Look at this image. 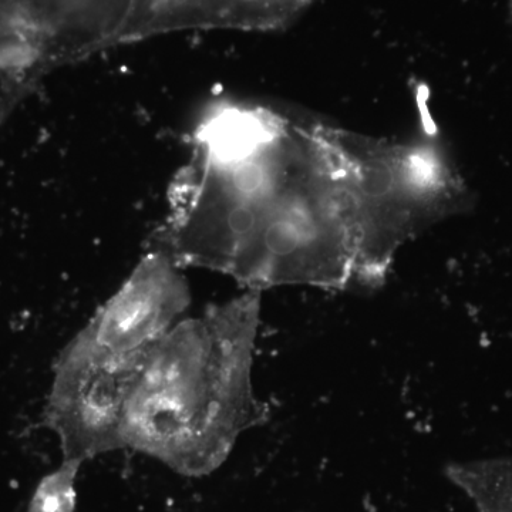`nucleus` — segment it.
Listing matches in <instances>:
<instances>
[{
  "mask_svg": "<svg viewBox=\"0 0 512 512\" xmlns=\"http://www.w3.org/2000/svg\"><path fill=\"white\" fill-rule=\"evenodd\" d=\"M261 292L184 318L148 353L124 416V448L208 476L268 409L252 384Z\"/></svg>",
  "mask_w": 512,
  "mask_h": 512,
  "instance_id": "nucleus-2",
  "label": "nucleus"
},
{
  "mask_svg": "<svg viewBox=\"0 0 512 512\" xmlns=\"http://www.w3.org/2000/svg\"><path fill=\"white\" fill-rule=\"evenodd\" d=\"M148 353L110 357L64 346L43 413V423L59 437L63 460L84 464L124 448L127 402Z\"/></svg>",
  "mask_w": 512,
  "mask_h": 512,
  "instance_id": "nucleus-4",
  "label": "nucleus"
},
{
  "mask_svg": "<svg viewBox=\"0 0 512 512\" xmlns=\"http://www.w3.org/2000/svg\"><path fill=\"white\" fill-rule=\"evenodd\" d=\"M447 474L473 500L477 512H512V458L453 464Z\"/></svg>",
  "mask_w": 512,
  "mask_h": 512,
  "instance_id": "nucleus-7",
  "label": "nucleus"
},
{
  "mask_svg": "<svg viewBox=\"0 0 512 512\" xmlns=\"http://www.w3.org/2000/svg\"><path fill=\"white\" fill-rule=\"evenodd\" d=\"M82 466V461L63 460L43 477L30 498L28 512H76V483Z\"/></svg>",
  "mask_w": 512,
  "mask_h": 512,
  "instance_id": "nucleus-8",
  "label": "nucleus"
},
{
  "mask_svg": "<svg viewBox=\"0 0 512 512\" xmlns=\"http://www.w3.org/2000/svg\"><path fill=\"white\" fill-rule=\"evenodd\" d=\"M312 0H133L124 42L185 29H284Z\"/></svg>",
  "mask_w": 512,
  "mask_h": 512,
  "instance_id": "nucleus-6",
  "label": "nucleus"
},
{
  "mask_svg": "<svg viewBox=\"0 0 512 512\" xmlns=\"http://www.w3.org/2000/svg\"><path fill=\"white\" fill-rule=\"evenodd\" d=\"M510 9H511V16H512V0H510Z\"/></svg>",
  "mask_w": 512,
  "mask_h": 512,
  "instance_id": "nucleus-9",
  "label": "nucleus"
},
{
  "mask_svg": "<svg viewBox=\"0 0 512 512\" xmlns=\"http://www.w3.org/2000/svg\"><path fill=\"white\" fill-rule=\"evenodd\" d=\"M348 198L357 285L386 282L399 249L470 205L460 173L439 141H392L323 123Z\"/></svg>",
  "mask_w": 512,
  "mask_h": 512,
  "instance_id": "nucleus-3",
  "label": "nucleus"
},
{
  "mask_svg": "<svg viewBox=\"0 0 512 512\" xmlns=\"http://www.w3.org/2000/svg\"><path fill=\"white\" fill-rule=\"evenodd\" d=\"M168 190L161 249L248 291L356 284L352 214L323 121L217 100Z\"/></svg>",
  "mask_w": 512,
  "mask_h": 512,
  "instance_id": "nucleus-1",
  "label": "nucleus"
},
{
  "mask_svg": "<svg viewBox=\"0 0 512 512\" xmlns=\"http://www.w3.org/2000/svg\"><path fill=\"white\" fill-rule=\"evenodd\" d=\"M190 305L181 266L156 248L67 345L101 356L146 355L184 319Z\"/></svg>",
  "mask_w": 512,
  "mask_h": 512,
  "instance_id": "nucleus-5",
  "label": "nucleus"
}]
</instances>
